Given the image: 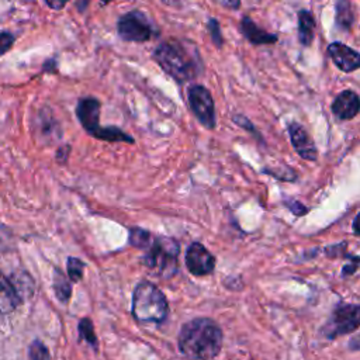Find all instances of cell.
<instances>
[{"label":"cell","instance_id":"6da1fadb","mask_svg":"<svg viewBox=\"0 0 360 360\" xmlns=\"http://www.w3.org/2000/svg\"><path fill=\"white\" fill-rule=\"evenodd\" d=\"M222 346L221 328L208 318H195L183 325L179 349L190 360H211Z\"/></svg>","mask_w":360,"mask_h":360},{"label":"cell","instance_id":"7a4b0ae2","mask_svg":"<svg viewBox=\"0 0 360 360\" xmlns=\"http://www.w3.org/2000/svg\"><path fill=\"white\" fill-rule=\"evenodd\" d=\"M153 59L180 84L194 79L200 72L197 52L190 51L186 42L177 39H169L158 45L153 52Z\"/></svg>","mask_w":360,"mask_h":360},{"label":"cell","instance_id":"3957f363","mask_svg":"<svg viewBox=\"0 0 360 360\" xmlns=\"http://www.w3.org/2000/svg\"><path fill=\"white\" fill-rule=\"evenodd\" d=\"M132 315L139 322H162L167 315L166 297L152 283H139L132 297Z\"/></svg>","mask_w":360,"mask_h":360},{"label":"cell","instance_id":"277c9868","mask_svg":"<svg viewBox=\"0 0 360 360\" xmlns=\"http://www.w3.org/2000/svg\"><path fill=\"white\" fill-rule=\"evenodd\" d=\"M179 243L172 238H153L143 256L145 266L156 276L169 278L177 271Z\"/></svg>","mask_w":360,"mask_h":360},{"label":"cell","instance_id":"5b68a950","mask_svg":"<svg viewBox=\"0 0 360 360\" xmlns=\"http://www.w3.org/2000/svg\"><path fill=\"white\" fill-rule=\"evenodd\" d=\"M118 35L124 41L145 42L153 35V28L149 18L141 11H129L120 17L117 24Z\"/></svg>","mask_w":360,"mask_h":360},{"label":"cell","instance_id":"8992f818","mask_svg":"<svg viewBox=\"0 0 360 360\" xmlns=\"http://www.w3.org/2000/svg\"><path fill=\"white\" fill-rule=\"evenodd\" d=\"M360 326V305L342 304L336 307L329 322L323 328V333L329 339H335L339 335L353 332Z\"/></svg>","mask_w":360,"mask_h":360},{"label":"cell","instance_id":"52a82bcc","mask_svg":"<svg viewBox=\"0 0 360 360\" xmlns=\"http://www.w3.org/2000/svg\"><path fill=\"white\" fill-rule=\"evenodd\" d=\"M188 104L197 120L208 129L215 128V108L211 93L201 84L188 89Z\"/></svg>","mask_w":360,"mask_h":360},{"label":"cell","instance_id":"ba28073f","mask_svg":"<svg viewBox=\"0 0 360 360\" xmlns=\"http://www.w3.org/2000/svg\"><path fill=\"white\" fill-rule=\"evenodd\" d=\"M186 266L191 274L205 276L214 270L215 259L201 243L194 242L186 252Z\"/></svg>","mask_w":360,"mask_h":360},{"label":"cell","instance_id":"9c48e42d","mask_svg":"<svg viewBox=\"0 0 360 360\" xmlns=\"http://www.w3.org/2000/svg\"><path fill=\"white\" fill-rule=\"evenodd\" d=\"M77 118L82 124V127L90 134L96 135L100 129L98 118H100V101L94 97H84L80 98L76 107Z\"/></svg>","mask_w":360,"mask_h":360},{"label":"cell","instance_id":"30bf717a","mask_svg":"<svg viewBox=\"0 0 360 360\" xmlns=\"http://www.w3.org/2000/svg\"><path fill=\"white\" fill-rule=\"evenodd\" d=\"M328 53L333 63L345 73L360 69V53L342 42H332L328 46Z\"/></svg>","mask_w":360,"mask_h":360},{"label":"cell","instance_id":"8fae6325","mask_svg":"<svg viewBox=\"0 0 360 360\" xmlns=\"http://www.w3.org/2000/svg\"><path fill=\"white\" fill-rule=\"evenodd\" d=\"M288 134L295 152L304 160L312 162L316 159V146L302 125H300L298 122H291L288 125Z\"/></svg>","mask_w":360,"mask_h":360},{"label":"cell","instance_id":"7c38bea8","mask_svg":"<svg viewBox=\"0 0 360 360\" xmlns=\"http://www.w3.org/2000/svg\"><path fill=\"white\" fill-rule=\"evenodd\" d=\"M330 108L339 120H352L360 112V97L352 90H345L336 96Z\"/></svg>","mask_w":360,"mask_h":360},{"label":"cell","instance_id":"4fadbf2b","mask_svg":"<svg viewBox=\"0 0 360 360\" xmlns=\"http://www.w3.org/2000/svg\"><path fill=\"white\" fill-rule=\"evenodd\" d=\"M21 298L11 280L0 273V314H8L17 308Z\"/></svg>","mask_w":360,"mask_h":360},{"label":"cell","instance_id":"5bb4252c","mask_svg":"<svg viewBox=\"0 0 360 360\" xmlns=\"http://www.w3.org/2000/svg\"><path fill=\"white\" fill-rule=\"evenodd\" d=\"M240 31L252 44L256 45L277 42V35L260 30L249 17H243V20L240 21Z\"/></svg>","mask_w":360,"mask_h":360},{"label":"cell","instance_id":"9a60e30c","mask_svg":"<svg viewBox=\"0 0 360 360\" xmlns=\"http://www.w3.org/2000/svg\"><path fill=\"white\" fill-rule=\"evenodd\" d=\"M315 20L307 10L298 11V39L304 46H308L314 39Z\"/></svg>","mask_w":360,"mask_h":360},{"label":"cell","instance_id":"2e32d148","mask_svg":"<svg viewBox=\"0 0 360 360\" xmlns=\"http://www.w3.org/2000/svg\"><path fill=\"white\" fill-rule=\"evenodd\" d=\"M94 138L104 139L108 142H127V143H134V138L121 131L117 127H100Z\"/></svg>","mask_w":360,"mask_h":360},{"label":"cell","instance_id":"e0dca14e","mask_svg":"<svg viewBox=\"0 0 360 360\" xmlns=\"http://www.w3.org/2000/svg\"><path fill=\"white\" fill-rule=\"evenodd\" d=\"M336 24L340 30H349L353 24V11L349 0L336 1Z\"/></svg>","mask_w":360,"mask_h":360},{"label":"cell","instance_id":"ac0fdd59","mask_svg":"<svg viewBox=\"0 0 360 360\" xmlns=\"http://www.w3.org/2000/svg\"><path fill=\"white\" fill-rule=\"evenodd\" d=\"M53 287H55V294L56 297L62 301L66 302L70 297V284L63 273L60 270H55V278H53Z\"/></svg>","mask_w":360,"mask_h":360},{"label":"cell","instance_id":"d6986e66","mask_svg":"<svg viewBox=\"0 0 360 360\" xmlns=\"http://www.w3.org/2000/svg\"><path fill=\"white\" fill-rule=\"evenodd\" d=\"M152 240H153V236L148 231H143L139 228L131 229V233H129L131 245H134L139 249H146L152 243Z\"/></svg>","mask_w":360,"mask_h":360},{"label":"cell","instance_id":"ffe728a7","mask_svg":"<svg viewBox=\"0 0 360 360\" xmlns=\"http://www.w3.org/2000/svg\"><path fill=\"white\" fill-rule=\"evenodd\" d=\"M83 267L84 263L76 257H69L68 259V274L72 281H79L82 274H83Z\"/></svg>","mask_w":360,"mask_h":360},{"label":"cell","instance_id":"44dd1931","mask_svg":"<svg viewBox=\"0 0 360 360\" xmlns=\"http://www.w3.org/2000/svg\"><path fill=\"white\" fill-rule=\"evenodd\" d=\"M30 360H51V356L48 349L37 340L30 347Z\"/></svg>","mask_w":360,"mask_h":360},{"label":"cell","instance_id":"7402d4cb","mask_svg":"<svg viewBox=\"0 0 360 360\" xmlns=\"http://www.w3.org/2000/svg\"><path fill=\"white\" fill-rule=\"evenodd\" d=\"M79 330H80V335L82 338H84L89 343H93L96 345V335H94V329H93V323L90 319L84 318L80 321L79 323Z\"/></svg>","mask_w":360,"mask_h":360},{"label":"cell","instance_id":"603a6c76","mask_svg":"<svg viewBox=\"0 0 360 360\" xmlns=\"http://www.w3.org/2000/svg\"><path fill=\"white\" fill-rule=\"evenodd\" d=\"M208 31H210V35H211V39L214 42V45L217 48H221L222 46V35H221V30H219V24L215 18H211L208 21Z\"/></svg>","mask_w":360,"mask_h":360},{"label":"cell","instance_id":"cb8c5ba5","mask_svg":"<svg viewBox=\"0 0 360 360\" xmlns=\"http://www.w3.org/2000/svg\"><path fill=\"white\" fill-rule=\"evenodd\" d=\"M13 44H14V37L11 34H8V32L0 34V53L7 52Z\"/></svg>","mask_w":360,"mask_h":360},{"label":"cell","instance_id":"d4e9b609","mask_svg":"<svg viewBox=\"0 0 360 360\" xmlns=\"http://www.w3.org/2000/svg\"><path fill=\"white\" fill-rule=\"evenodd\" d=\"M285 205L290 208V211L292 212V214H295V215H304L308 210H307V207H304L301 202H298V201H295V200H287L285 201Z\"/></svg>","mask_w":360,"mask_h":360},{"label":"cell","instance_id":"484cf974","mask_svg":"<svg viewBox=\"0 0 360 360\" xmlns=\"http://www.w3.org/2000/svg\"><path fill=\"white\" fill-rule=\"evenodd\" d=\"M69 150H70V146H69V145H63L62 148L58 149L56 159H58L60 163H66V162H68V158H69Z\"/></svg>","mask_w":360,"mask_h":360},{"label":"cell","instance_id":"4316f807","mask_svg":"<svg viewBox=\"0 0 360 360\" xmlns=\"http://www.w3.org/2000/svg\"><path fill=\"white\" fill-rule=\"evenodd\" d=\"M68 1H69V0H45V3H46L51 8H53V10H60V8H63Z\"/></svg>","mask_w":360,"mask_h":360},{"label":"cell","instance_id":"83f0119b","mask_svg":"<svg viewBox=\"0 0 360 360\" xmlns=\"http://www.w3.org/2000/svg\"><path fill=\"white\" fill-rule=\"evenodd\" d=\"M217 1H219L225 7H232V8H238L240 3V0H217Z\"/></svg>","mask_w":360,"mask_h":360},{"label":"cell","instance_id":"f1b7e54d","mask_svg":"<svg viewBox=\"0 0 360 360\" xmlns=\"http://www.w3.org/2000/svg\"><path fill=\"white\" fill-rule=\"evenodd\" d=\"M353 231H354V233L360 235V212L356 215V218L353 221Z\"/></svg>","mask_w":360,"mask_h":360},{"label":"cell","instance_id":"f546056e","mask_svg":"<svg viewBox=\"0 0 360 360\" xmlns=\"http://www.w3.org/2000/svg\"><path fill=\"white\" fill-rule=\"evenodd\" d=\"M350 347L356 349V350H360V335L350 342Z\"/></svg>","mask_w":360,"mask_h":360},{"label":"cell","instance_id":"4dcf8cb0","mask_svg":"<svg viewBox=\"0 0 360 360\" xmlns=\"http://www.w3.org/2000/svg\"><path fill=\"white\" fill-rule=\"evenodd\" d=\"M163 1H165V3H169V4H172V3H174L176 0H163Z\"/></svg>","mask_w":360,"mask_h":360},{"label":"cell","instance_id":"1f68e13d","mask_svg":"<svg viewBox=\"0 0 360 360\" xmlns=\"http://www.w3.org/2000/svg\"><path fill=\"white\" fill-rule=\"evenodd\" d=\"M108 1H110V0H103V3H104V4H105V3H108Z\"/></svg>","mask_w":360,"mask_h":360}]
</instances>
